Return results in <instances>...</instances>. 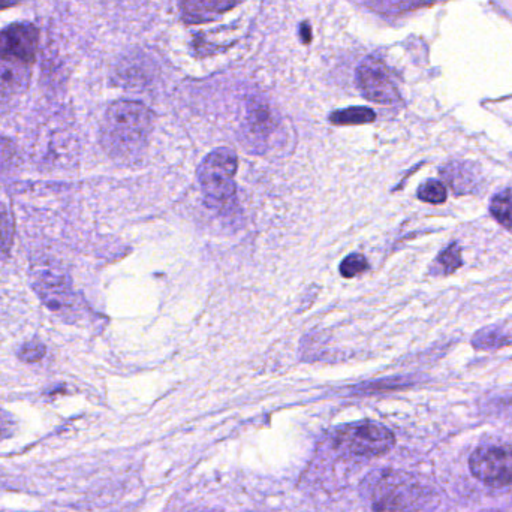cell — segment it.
Here are the masks:
<instances>
[{"label":"cell","mask_w":512,"mask_h":512,"mask_svg":"<svg viewBox=\"0 0 512 512\" xmlns=\"http://www.w3.org/2000/svg\"><path fill=\"white\" fill-rule=\"evenodd\" d=\"M152 125V113L140 102H114L105 113L102 143L111 155L129 158L146 146Z\"/></svg>","instance_id":"1"},{"label":"cell","mask_w":512,"mask_h":512,"mask_svg":"<svg viewBox=\"0 0 512 512\" xmlns=\"http://www.w3.org/2000/svg\"><path fill=\"white\" fill-rule=\"evenodd\" d=\"M369 490L375 512H424L432 502L429 489L399 471L379 472Z\"/></svg>","instance_id":"2"},{"label":"cell","mask_w":512,"mask_h":512,"mask_svg":"<svg viewBox=\"0 0 512 512\" xmlns=\"http://www.w3.org/2000/svg\"><path fill=\"white\" fill-rule=\"evenodd\" d=\"M237 155L230 149H218L206 156L198 168V182L204 197L219 209H227L236 198Z\"/></svg>","instance_id":"3"},{"label":"cell","mask_w":512,"mask_h":512,"mask_svg":"<svg viewBox=\"0 0 512 512\" xmlns=\"http://www.w3.org/2000/svg\"><path fill=\"white\" fill-rule=\"evenodd\" d=\"M334 448L340 453L358 457H376L388 453L396 444L393 432L375 421H358L337 427L333 433Z\"/></svg>","instance_id":"4"},{"label":"cell","mask_w":512,"mask_h":512,"mask_svg":"<svg viewBox=\"0 0 512 512\" xmlns=\"http://www.w3.org/2000/svg\"><path fill=\"white\" fill-rule=\"evenodd\" d=\"M472 475L490 487L512 486V447L483 445L469 459Z\"/></svg>","instance_id":"5"},{"label":"cell","mask_w":512,"mask_h":512,"mask_svg":"<svg viewBox=\"0 0 512 512\" xmlns=\"http://www.w3.org/2000/svg\"><path fill=\"white\" fill-rule=\"evenodd\" d=\"M357 83L363 95L370 101L385 105L399 101V92L391 80L387 66L376 57H367L358 66Z\"/></svg>","instance_id":"6"},{"label":"cell","mask_w":512,"mask_h":512,"mask_svg":"<svg viewBox=\"0 0 512 512\" xmlns=\"http://www.w3.org/2000/svg\"><path fill=\"white\" fill-rule=\"evenodd\" d=\"M38 30L33 24H12L0 30V59L32 65L38 51Z\"/></svg>","instance_id":"7"},{"label":"cell","mask_w":512,"mask_h":512,"mask_svg":"<svg viewBox=\"0 0 512 512\" xmlns=\"http://www.w3.org/2000/svg\"><path fill=\"white\" fill-rule=\"evenodd\" d=\"M35 279L36 289L48 307L59 310L60 307L65 306L69 298V289L65 277L59 270L42 268V270L36 271Z\"/></svg>","instance_id":"8"},{"label":"cell","mask_w":512,"mask_h":512,"mask_svg":"<svg viewBox=\"0 0 512 512\" xmlns=\"http://www.w3.org/2000/svg\"><path fill=\"white\" fill-rule=\"evenodd\" d=\"M30 65L0 59V96L21 95L30 80Z\"/></svg>","instance_id":"9"},{"label":"cell","mask_w":512,"mask_h":512,"mask_svg":"<svg viewBox=\"0 0 512 512\" xmlns=\"http://www.w3.org/2000/svg\"><path fill=\"white\" fill-rule=\"evenodd\" d=\"M239 0H180L183 11L194 20H209L224 14L237 5Z\"/></svg>","instance_id":"10"},{"label":"cell","mask_w":512,"mask_h":512,"mask_svg":"<svg viewBox=\"0 0 512 512\" xmlns=\"http://www.w3.org/2000/svg\"><path fill=\"white\" fill-rule=\"evenodd\" d=\"M376 119L373 110L366 107H351L345 110L334 111L330 116V122L334 125H366Z\"/></svg>","instance_id":"11"},{"label":"cell","mask_w":512,"mask_h":512,"mask_svg":"<svg viewBox=\"0 0 512 512\" xmlns=\"http://www.w3.org/2000/svg\"><path fill=\"white\" fill-rule=\"evenodd\" d=\"M490 212L499 224L512 230V189L499 192L493 197Z\"/></svg>","instance_id":"12"},{"label":"cell","mask_w":512,"mask_h":512,"mask_svg":"<svg viewBox=\"0 0 512 512\" xmlns=\"http://www.w3.org/2000/svg\"><path fill=\"white\" fill-rule=\"evenodd\" d=\"M418 198L424 203L442 204L447 200V188L439 180H427L418 189Z\"/></svg>","instance_id":"13"},{"label":"cell","mask_w":512,"mask_h":512,"mask_svg":"<svg viewBox=\"0 0 512 512\" xmlns=\"http://www.w3.org/2000/svg\"><path fill=\"white\" fill-rule=\"evenodd\" d=\"M249 123H251L252 131L255 134H268L271 128L270 111L265 105H251L249 108Z\"/></svg>","instance_id":"14"},{"label":"cell","mask_w":512,"mask_h":512,"mask_svg":"<svg viewBox=\"0 0 512 512\" xmlns=\"http://www.w3.org/2000/svg\"><path fill=\"white\" fill-rule=\"evenodd\" d=\"M438 265L441 268V274H451L457 270V268L462 267V252H460L459 246L457 243H453V245L448 246L438 258Z\"/></svg>","instance_id":"15"},{"label":"cell","mask_w":512,"mask_h":512,"mask_svg":"<svg viewBox=\"0 0 512 512\" xmlns=\"http://www.w3.org/2000/svg\"><path fill=\"white\" fill-rule=\"evenodd\" d=\"M367 268H369V262L363 255L352 254L343 259L342 264H340V274L345 279H351V277L364 273Z\"/></svg>","instance_id":"16"},{"label":"cell","mask_w":512,"mask_h":512,"mask_svg":"<svg viewBox=\"0 0 512 512\" xmlns=\"http://www.w3.org/2000/svg\"><path fill=\"white\" fill-rule=\"evenodd\" d=\"M17 161V153L11 141L0 137V176L9 173Z\"/></svg>","instance_id":"17"},{"label":"cell","mask_w":512,"mask_h":512,"mask_svg":"<svg viewBox=\"0 0 512 512\" xmlns=\"http://www.w3.org/2000/svg\"><path fill=\"white\" fill-rule=\"evenodd\" d=\"M45 355V346L39 342L26 343L23 348L20 349V358L26 363H35V361L41 360Z\"/></svg>","instance_id":"18"},{"label":"cell","mask_w":512,"mask_h":512,"mask_svg":"<svg viewBox=\"0 0 512 512\" xmlns=\"http://www.w3.org/2000/svg\"><path fill=\"white\" fill-rule=\"evenodd\" d=\"M11 246V228L8 219L0 213V256L8 254Z\"/></svg>","instance_id":"19"},{"label":"cell","mask_w":512,"mask_h":512,"mask_svg":"<svg viewBox=\"0 0 512 512\" xmlns=\"http://www.w3.org/2000/svg\"><path fill=\"white\" fill-rule=\"evenodd\" d=\"M15 423L8 412L0 409V441L11 438L14 435Z\"/></svg>","instance_id":"20"},{"label":"cell","mask_w":512,"mask_h":512,"mask_svg":"<svg viewBox=\"0 0 512 512\" xmlns=\"http://www.w3.org/2000/svg\"><path fill=\"white\" fill-rule=\"evenodd\" d=\"M21 0H0V11L2 9L11 8V6L17 5Z\"/></svg>","instance_id":"21"},{"label":"cell","mask_w":512,"mask_h":512,"mask_svg":"<svg viewBox=\"0 0 512 512\" xmlns=\"http://www.w3.org/2000/svg\"><path fill=\"white\" fill-rule=\"evenodd\" d=\"M301 33H303V41L309 42L310 41V29L307 24H304L303 27H301Z\"/></svg>","instance_id":"22"}]
</instances>
